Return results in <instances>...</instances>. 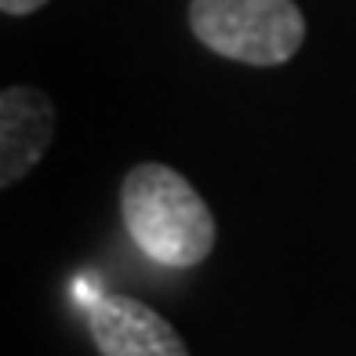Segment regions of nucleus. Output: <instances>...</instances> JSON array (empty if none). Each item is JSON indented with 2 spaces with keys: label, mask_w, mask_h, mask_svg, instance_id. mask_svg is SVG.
Listing matches in <instances>:
<instances>
[{
  "label": "nucleus",
  "mask_w": 356,
  "mask_h": 356,
  "mask_svg": "<svg viewBox=\"0 0 356 356\" xmlns=\"http://www.w3.org/2000/svg\"><path fill=\"white\" fill-rule=\"evenodd\" d=\"M131 244L164 269L200 266L215 248V218L197 189L168 164H138L120 186Z\"/></svg>",
  "instance_id": "nucleus-1"
},
{
  "label": "nucleus",
  "mask_w": 356,
  "mask_h": 356,
  "mask_svg": "<svg viewBox=\"0 0 356 356\" xmlns=\"http://www.w3.org/2000/svg\"><path fill=\"white\" fill-rule=\"evenodd\" d=\"M189 26L204 47L244 66H280L305 40L295 0H193Z\"/></svg>",
  "instance_id": "nucleus-2"
},
{
  "label": "nucleus",
  "mask_w": 356,
  "mask_h": 356,
  "mask_svg": "<svg viewBox=\"0 0 356 356\" xmlns=\"http://www.w3.org/2000/svg\"><path fill=\"white\" fill-rule=\"evenodd\" d=\"M88 331L102 356H189L171 323L131 295H99L88 305Z\"/></svg>",
  "instance_id": "nucleus-3"
},
{
  "label": "nucleus",
  "mask_w": 356,
  "mask_h": 356,
  "mask_svg": "<svg viewBox=\"0 0 356 356\" xmlns=\"http://www.w3.org/2000/svg\"><path fill=\"white\" fill-rule=\"evenodd\" d=\"M55 131L51 99L37 88H8L0 95V186H15L40 164Z\"/></svg>",
  "instance_id": "nucleus-4"
},
{
  "label": "nucleus",
  "mask_w": 356,
  "mask_h": 356,
  "mask_svg": "<svg viewBox=\"0 0 356 356\" xmlns=\"http://www.w3.org/2000/svg\"><path fill=\"white\" fill-rule=\"evenodd\" d=\"M44 4H47V0H0V11H4V15H33Z\"/></svg>",
  "instance_id": "nucleus-5"
}]
</instances>
